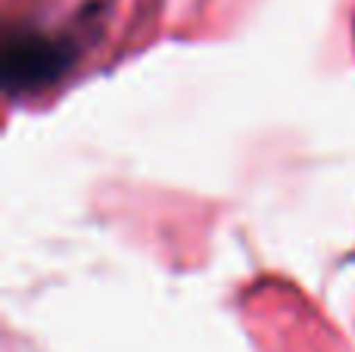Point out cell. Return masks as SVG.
<instances>
[{
    "label": "cell",
    "mask_w": 355,
    "mask_h": 352,
    "mask_svg": "<svg viewBox=\"0 0 355 352\" xmlns=\"http://www.w3.org/2000/svg\"><path fill=\"white\" fill-rule=\"evenodd\" d=\"M53 60H56V50L44 37H35V35L12 37L3 53V75L10 91L12 87H35L37 81L53 78L56 72Z\"/></svg>",
    "instance_id": "cell-1"
}]
</instances>
